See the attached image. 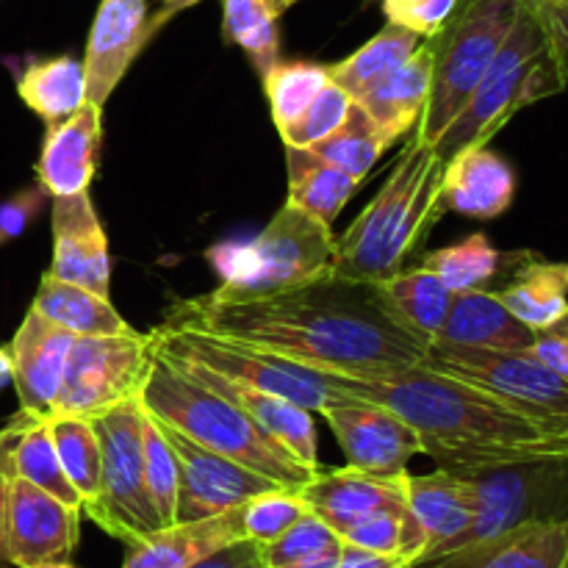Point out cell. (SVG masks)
Masks as SVG:
<instances>
[{"mask_svg": "<svg viewBox=\"0 0 568 568\" xmlns=\"http://www.w3.org/2000/svg\"><path fill=\"white\" fill-rule=\"evenodd\" d=\"M336 436L347 466L372 475H403L414 455H422V442L408 422L383 405L355 394H336L320 408Z\"/></svg>", "mask_w": 568, "mask_h": 568, "instance_id": "9a60e30c", "label": "cell"}, {"mask_svg": "<svg viewBox=\"0 0 568 568\" xmlns=\"http://www.w3.org/2000/svg\"><path fill=\"white\" fill-rule=\"evenodd\" d=\"M142 458H144V486H148L150 503L159 514L161 527L175 525L178 486H181V469L172 444L166 442L159 419L144 408L142 425Z\"/></svg>", "mask_w": 568, "mask_h": 568, "instance_id": "ab89813d", "label": "cell"}, {"mask_svg": "<svg viewBox=\"0 0 568 568\" xmlns=\"http://www.w3.org/2000/svg\"><path fill=\"white\" fill-rule=\"evenodd\" d=\"M178 369L181 375H186L189 381L200 383V386L211 388V392L222 394L225 399H231L233 405L244 410L266 436L275 438L281 447H286L294 458L300 460L308 469L320 471V438H316V425L314 414L300 405L288 403V399L277 397V394L258 392V388L242 386V383H233L227 377L216 375V372L203 369L197 364H189V361L178 358H161Z\"/></svg>", "mask_w": 568, "mask_h": 568, "instance_id": "d6986e66", "label": "cell"}, {"mask_svg": "<svg viewBox=\"0 0 568 568\" xmlns=\"http://www.w3.org/2000/svg\"><path fill=\"white\" fill-rule=\"evenodd\" d=\"M170 20V11H150L148 0H100L83 53L89 103H109L133 61Z\"/></svg>", "mask_w": 568, "mask_h": 568, "instance_id": "2e32d148", "label": "cell"}, {"mask_svg": "<svg viewBox=\"0 0 568 568\" xmlns=\"http://www.w3.org/2000/svg\"><path fill=\"white\" fill-rule=\"evenodd\" d=\"M464 477L475 491V519L460 547L527 525L568 521V455L516 460Z\"/></svg>", "mask_w": 568, "mask_h": 568, "instance_id": "30bf717a", "label": "cell"}, {"mask_svg": "<svg viewBox=\"0 0 568 568\" xmlns=\"http://www.w3.org/2000/svg\"><path fill=\"white\" fill-rule=\"evenodd\" d=\"M566 564L568 521H552L466 544L419 568H566Z\"/></svg>", "mask_w": 568, "mask_h": 568, "instance_id": "d4e9b609", "label": "cell"}, {"mask_svg": "<svg viewBox=\"0 0 568 568\" xmlns=\"http://www.w3.org/2000/svg\"><path fill=\"white\" fill-rule=\"evenodd\" d=\"M405 497L425 532V555L414 568L433 564L464 544L475 519V491L469 477L438 469L433 475H405Z\"/></svg>", "mask_w": 568, "mask_h": 568, "instance_id": "7402d4cb", "label": "cell"}, {"mask_svg": "<svg viewBox=\"0 0 568 568\" xmlns=\"http://www.w3.org/2000/svg\"><path fill=\"white\" fill-rule=\"evenodd\" d=\"M405 475H372V471L353 469H325L322 466L308 486L300 488V497L305 499L311 514L333 527L342 538L349 525L361 521L364 516L377 510H403L408 508L405 497Z\"/></svg>", "mask_w": 568, "mask_h": 568, "instance_id": "44dd1931", "label": "cell"}, {"mask_svg": "<svg viewBox=\"0 0 568 568\" xmlns=\"http://www.w3.org/2000/svg\"><path fill=\"white\" fill-rule=\"evenodd\" d=\"M552 3H564V6H568V0H552Z\"/></svg>", "mask_w": 568, "mask_h": 568, "instance_id": "6f0895ef", "label": "cell"}, {"mask_svg": "<svg viewBox=\"0 0 568 568\" xmlns=\"http://www.w3.org/2000/svg\"><path fill=\"white\" fill-rule=\"evenodd\" d=\"M425 270L436 272L453 294L475 292V288H488L494 277L508 264V255L499 253L486 233H471L464 242L449 244V247L433 250L419 258Z\"/></svg>", "mask_w": 568, "mask_h": 568, "instance_id": "8d00e7d4", "label": "cell"}, {"mask_svg": "<svg viewBox=\"0 0 568 568\" xmlns=\"http://www.w3.org/2000/svg\"><path fill=\"white\" fill-rule=\"evenodd\" d=\"M336 566H338V552L336 555H322V558H311V560H297V564L270 566V568H336Z\"/></svg>", "mask_w": 568, "mask_h": 568, "instance_id": "f907efd6", "label": "cell"}, {"mask_svg": "<svg viewBox=\"0 0 568 568\" xmlns=\"http://www.w3.org/2000/svg\"><path fill=\"white\" fill-rule=\"evenodd\" d=\"M419 44L422 37H416L414 31L386 22L369 42L361 44L347 59L327 67V72H331V81L338 83L344 92L353 94L355 100L364 92H369L383 78L392 75L394 70H399Z\"/></svg>", "mask_w": 568, "mask_h": 568, "instance_id": "836d02e7", "label": "cell"}, {"mask_svg": "<svg viewBox=\"0 0 568 568\" xmlns=\"http://www.w3.org/2000/svg\"><path fill=\"white\" fill-rule=\"evenodd\" d=\"M150 347L159 358H178L197 364L203 369L216 372L242 386L258 388V392L277 394L300 408L320 414L322 405L342 394V375L311 369V366L294 364L275 353L253 347V344L233 342V338L211 336L197 327L161 325L148 333Z\"/></svg>", "mask_w": 568, "mask_h": 568, "instance_id": "ba28073f", "label": "cell"}, {"mask_svg": "<svg viewBox=\"0 0 568 568\" xmlns=\"http://www.w3.org/2000/svg\"><path fill=\"white\" fill-rule=\"evenodd\" d=\"M455 0H383L386 20L408 28L416 37L433 39L453 14Z\"/></svg>", "mask_w": 568, "mask_h": 568, "instance_id": "ee69618b", "label": "cell"}, {"mask_svg": "<svg viewBox=\"0 0 568 568\" xmlns=\"http://www.w3.org/2000/svg\"><path fill=\"white\" fill-rule=\"evenodd\" d=\"M510 277L499 288L505 308L536 331L558 325L568 316V264L536 253H514Z\"/></svg>", "mask_w": 568, "mask_h": 568, "instance_id": "83f0119b", "label": "cell"}, {"mask_svg": "<svg viewBox=\"0 0 568 568\" xmlns=\"http://www.w3.org/2000/svg\"><path fill=\"white\" fill-rule=\"evenodd\" d=\"M17 94L44 125L67 120L87 103L83 61L67 53L28 59L17 75Z\"/></svg>", "mask_w": 568, "mask_h": 568, "instance_id": "d6a6232c", "label": "cell"}, {"mask_svg": "<svg viewBox=\"0 0 568 568\" xmlns=\"http://www.w3.org/2000/svg\"><path fill=\"white\" fill-rule=\"evenodd\" d=\"M83 514L22 477L6 475L3 547L11 568L67 564L81 538Z\"/></svg>", "mask_w": 568, "mask_h": 568, "instance_id": "4fadbf2b", "label": "cell"}, {"mask_svg": "<svg viewBox=\"0 0 568 568\" xmlns=\"http://www.w3.org/2000/svg\"><path fill=\"white\" fill-rule=\"evenodd\" d=\"M261 81L270 98L272 120L277 131H283L303 116L311 100L331 81V72L327 64H314V61H277Z\"/></svg>", "mask_w": 568, "mask_h": 568, "instance_id": "f35d334b", "label": "cell"}, {"mask_svg": "<svg viewBox=\"0 0 568 568\" xmlns=\"http://www.w3.org/2000/svg\"><path fill=\"white\" fill-rule=\"evenodd\" d=\"M0 464H3L6 475L33 483L70 508H83L81 494L75 491L59 455H55L48 419H33V416L17 410L14 419L0 430Z\"/></svg>", "mask_w": 568, "mask_h": 568, "instance_id": "f1b7e54d", "label": "cell"}, {"mask_svg": "<svg viewBox=\"0 0 568 568\" xmlns=\"http://www.w3.org/2000/svg\"><path fill=\"white\" fill-rule=\"evenodd\" d=\"M342 549V538L327 521L316 514H305L294 527H288L281 538L264 544L266 564L283 566L297 564V560L322 558V555H336Z\"/></svg>", "mask_w": 568, "mask_h": 568, "instance_id": "7bdbcfd3", "label": "cell"}, {"mask_svg": "<svg viewBox=\"0 0 568 568\" xmlns=\"http://www.w3.org/2000/svg\"><path fill=\"white\" fill-rule=\"evenodd\" d=\"M342 388L408 422L438 469L475 475L516 460L568 455V433H549L483 388L414 366L381 377L342 375Z\"/></svg>", "mask_w": 568, "mask_h": 568, "instance_id": "7a4b0ae2", "label": "cell"}, {"mask_svg": "<svg viewBox=\"0 0 568 568\" xmlns=\"http://www.w3.org/2000/svg\"><path fill=\"white\" fill-rule=\"evenodd\" d=\"M103 148V105L83 103L75 114L50 122L37 161V181L50 197L89 192Z\"/></svg>", "mask_w": 568, "mask_h": 568, "instance_id": "ffe728a7", "label": "cell"}, {"mask_svg": "<svg viewBox=\"0 0 568 568\" xmlns=\"http://www.w3.org/2000/svg\"><path fill=\"white\" fill-rule=\"evenodd\" d=\"M566 78L555 61L549 39L530 6L521 0L519 17L505 39L503 50L483 75L447 131L436 139L433 150L449 161L460 150L488 144L521 109L544 98L564 92Z\"/></svg>", "mask_w": 568, "mask_h": 568, "instance_id": "5b68a950", "label": "cell"}, {"mask_svg": "<svg viewBox=\"0 0 568 568\" xmlns=\"http://www.w3.org/2000/svg\"><path fill=\"white\" fill-rule=\"evenodd\" d=\"M72 333L28 308L11 338V383L20 399V414L48 419L59 397L61 375L72 347Z\"/></svg>", "mask_w": 568, "mask_h": 568, "instance_id": "ac0fdd59", "label": "cell"}, {"mask_svg": "<svg viewBox=\"0 0 568 568\" xmlns=\"http://www.w3.org/2000/svg\"><path fill=\"white\" fill-rule=\"evenodd\" d=\"M166 442L172 444L181 469V486H178V508L175 521H200L211 516L227 514L233 508H242L250 499L272 491L277 486L270 477L236 464L220 453H211L203 444L192 442L175 427L159 422Z\"/></svg>", "mask_w": 568, "mask_h": 568, "instance_id": "5bb4252c", "label": "cell"}, {"mask_svg": "<svg viewBox=\"0 0 568 568\" xmlns=\"http://www.w3.org/2000/svg\"><path fill=\"white\" fill-rule=\"evenodd\" d=\"M11 383V349L9 344H0V392Z\"/></svg>", "mask_w": 568, "mask_h": 568, "instance_id": "f5cc1de1", "label": "cell"}, {"mask_svg": "<svg viewBox=\"0 0 568 568\" xmlns=\"http://www.w3.org/2000/svg\"><path fill=\"white\" fill-rule=\"evenodd\" d=\"M444 159L410 133L372 203L336 239L338 277L381 283L419 255L433 225L447 214L442 203Z\"/></svg>", "mask_w": 568, "mask_h": 568, "instance_id": "3957f363", "label": "cell"}, {"mask_svg": "<svg viewBox=\"0 0 568 568\" xmlns=\"http://www.w3.org/2000/svg\"><path fill=\"white\" fill-rule=\"evenodd\" d=\"M288 197L286 203L305 211L322 225L333 227L344 205L358 192V178L347 175L308 148H286Z\"/></svg>", "mask_w": 568, "mask_h": 568, "instance_id": "f546056e", "label": "cell"}, {"mask_svg": "<svg viewBox=\"0 0 568 568\" xmlns=\"http://www.w3.org/2000/svg\"><path fill=\"white\" fill-rule=\"evenodd\" d=\"M48 430L67 477L81 494L83 514L100 497V442L89 416L50 414Z\"/></svg>", "mask_w": 568, "mask_h": 568, "instance_id": "d590c367", "label": "cell"}, {"mask_svg": "<svg viewBox=\"0 0 568 568\" xmlns=\"http://www.w3.org/2000/svg\"><path fill=\"white\" fill-rule=\"evenodd\" d=\"M92 425L100 442V497L83 516L120 541H142L161 530V519L144 486L142 397L136 394L92 416Z\"/></svg>", "mask_w": 568, "mask_h": 568, "instance_id": "9c48e42d", "label": "cell"}, {"mask_svg": "<svg viewBox=\"0 0 568 568\" xmlns=\"http://www.w3.org/2000/svg\"><path fill=\"white\" fill-rule=\"evenodd\" d=\"M222 283L209 294L211 300L270 297L303 283L333 275L336 264V236L333 227L322 225L305 211L283 205L270 225L250 244H227L211 250Z\"/></svg>", "mask_w": 568, "mask_h": 568, "instance_id": "8992f818", "label": "cell"}, {"mask_svg": "<svg viewBox=\"0 0 568 568\" xmlns=\"http://www.w3.org/2000/svg\"><path fill=\"white\" fill-rule=\"evenodd\" d=\"M50 200L53 197H50L48 189L39 181H33L31 186L20 189L11 197H6L0 203V247L17 242L37 222V216L48 209Z\"/></svg>", "mask_w": 568, "mask_h": 568, "instance_id": "f6af8a7d", "label": "cell"}, {"mask_svg": "<svg viewBox=\"0 0 568 568\" xmlns=\"http://www.w3.org/2000/svg\"><path fill=\"white\" fill-rule=\"evenodd\" d=\"M566 568H568V564H566Z\"/></svg>", "mask_w": 568, "mask_h": 568, "instance_id": "680465c9", "label": "cell"}, {"mask_svg": "<svg viewBox=\"0 0 568 568\" xmlns=\"http://www.w3.org/2000/svg\"><path fill=\"white\" fill-rule=\"evenodd\" d=\"M166 325L197 327L347 377L394 375L414 369L427 355V344L388 311L375 283L347 281L336 272L270 297L181 300Z\"/></svg>", "mask_w": 568, "mask_h": 568, "instance_id": "6da1fadb", "label": "cell"}, {"mask_svg": "<svg viewBox=\"0 0 568 568\" xmlns=\"http://www.w3.org/2000/svg\"><path fill=\"white\" fill-rule=\"evenodd\" d=\"M519 9L521 0H455L453 14L430 39V98L419 125L410 131L419 142L433 148L449 122L458 116L503 50Z\"/></svg>", "mask_w": 568, "mask_h": 568, "instance_id": "52a82bcc", "label": "cell"}, {"mask_svg": "<svg viewBox=\"0 0 568 568\" xmlns=\"http://www.w3.org/2000/svg\"><path fill=\"white\" fill-rule=\"evenodd\" d=\"M281 17L272 0H225L222 6V39L227 48L244 50L258 78L281 61Z\"/></svg>", "mask_w": 568, "mask_h": 568, "instance_id": "e575fe53", "label": "cell"}, {"mask_svg": "<svg viewBox=\"0 0 568 568\" xmlns=\"http://www.w3.org/2000/svg\"><path fill=\"white\" fill-rule=\"evenodd\" d=\"M422 366L483 388L549 433H568V383L530 353L430 344Z\"/></svg>", "mask_w": 568, "mask_h": 568, "instance_id": "8fae6325", "label": "cell"}, {"mask_svg": "<svg viewBox=\"0 0 568 568\" xmlns=\"http://www.w3.org/2000/svg\"><path fill=\"white\" fill-rule=\"evenodd\" d=\"M305 514H311L300 491L288 488H272L261 497L244 505V532L247 538L261 544H272L281 538L288 527L297 525Z\"/></svg>", "mask_w": 568, "mask_h": 568, "instance_id": "b9f144b4", "label": "cell"}, {"mask_svg": "<svg viewBox=\"0 0 568 568\" xmlns=\"http://www.w3.org/2000/svg\"><path fill=\"white\" fill-rule=\"evenodd\" d=\"M353 105V94L344 92L338 83L327 81L320 89V94L311 100L308 109L303 111V116L294 120L288 128H283V131H277L283 139V148H314L316 142L336 133L347 122Z\"/></svg>", "mask_w": 568, "mask_h": 568, "instance_id": "60d3db41", "label": "cell"}, {"mask_svg": "<svg viewBox=\"0 0 568 568\" xmlns=\"http://www.w3.org/2000/svg\"><path fill=\"white\" fill-rule=\"evenodd\" d=\"M336 568H414V560H408L405 555L369 552V549H361L342 541Z\"/></svg>", "mask_w": 568, "mask_h": 568, "instance_id": "681fc988", "label": "cell"}, {"mask_svg": "<svg viewBox=\"0 0 568 568\" xmlns=\"http://www.w3.org/2000/svg\"><path fill=\"white\" fill-rule=\"evenodd\" d=\"M139 397L159 422L175 427L211 453L225 455V458L270 477L288 491H300L314 480L316 471L300 464L275 438L266 436L239 405L189 381L155 353Z\"/></svg>", "mask_w": 568, "mask_h": 568, "instance_id": "277c9868", "label": "cell"}, {"mask_svg": "<svg viewBox=\"0 0 568 568\" xmlns=\"http://www.w3.org/2000/svg\"><path fill=\"white\" fill-rule=\"evenodd\" d=\"M536 333L521 325L503 305L497 292L475 288V292L453 294L447 320L433 344L475 349H505V353H527Z\"/></svg>", "mask_w": 568, "mask_h": 568, "instance_id": "4316f807", "label": "cell"}, {"mask_svg": "<svg viewBox=\"0 0 568 568\" xmlns=\"http://www.w3.org/2000/svg\"><path fill=\"white\" fill-rule=\"evenodd\" d=\"M433 87V44L430 39H422L419 48L410 53L399 70L383 78L381 83L355 98V103L364 109L377 125L381 136L392 148L397 139L410 136L416 125H419L422 114H425L427 98H430Z\"/></svg>", "mask_w": 568, "mask_h": 568, "instance_id": "484cf974", "label": "cell"}, {"mask_svg": "<svg viewBox=\"0 0 568 568\" xmlns=\"http://www.w3.org/2000/svg\"><path fill=\"white\" fill-rule=\"evenodd\" d=\"M31 308L42 314L44 320L53 322V325L64 327L72 336H122V333H133V327L116 314L111 297H100L89 288L75 286V283L59 281L50 272H44L42 281H39Z\"/></svg>", "mask_w": 568, "mask_h": 568, "instance_id": "1f68e13d", "label": "cell"}, {"mask_svg": "<svg viewBox=\"0 0 568 568\" xmlns=\"http://www.w3.org/2000/svg\"><path fill=\"white\" fill-rule=\"evenodd\" d=\"M308 150H314L316 155H322L333 166H338L342 172H347V175L358 178L364 183L369 178V172L375 170L377 161H381V155L388 150V144L381 136L375 122L355 103L347 122L336 133H331V136L322 139V142H316Z\"/></svg>", "mask_w": 568, "mask_h": 568, "instance_id": "74e56055", "label": "cell"}, {"mask_svg": "<svg viewBox=\"0 0 568 568\" xmlns=\"http://www.w3.org/2000/svg\"><path fill=\"white\" fill-rule=\"evenodd\" d=\"M50 225H53V261L50 275L75 283L89 292L109 297L111 253L103 222L94 211L89 192L50 200Z\"/></svg>", "mask_w": 568, "mask_h": 568, "instance_id": "e0dca14e", "label": "cell"}, {"mask_svg": "<svg viewBox=\"0 0 568 568\" xmlns=\"http://www.w3.org/2000/svg\"><path fill=\"white\" fill-rule=\"evenodd\" d=\"M197 3H203V0H161V9L170 11V14L175 17V14H181L183 9H192V6H197Z\"/></svg>", "mask_w": 568, "mask_h": 568, "instance_id": "db71d44e", "label": "cell"}, {"mask_svg": "<svg viewBox=\"0 0 568 568\" xmlns=\"http://www.w3.org/2000/svg\"><path fill=\"white\" fill-rule=\"evenodd\" d=\"M247 538L244 532V505L227 514L200 521H175L150 532L142 541L128 544L122 568H189L205 555Z\"/></svg>", "mask_w": 568, "mask_h": 568, "instance_id": "cb8c5ba5", "label": "cell"}, {"mask_svg": "<svg viewBox=\"0 0 568 568\" xmlns=\"http://www.w3.org/2000/svg\"><path fill=\"white\" fill-rule=\"evenodd\" d=\"M153 364L148 333L75 336L53 414L98 416L142 392Z\"/></svg>", "mask_w": 568, "mask_h": 568, "instance_id": "7c38bea8", "label": "cell"}, {"mask_svg": "<svg viewBox=\"0 0 568 568\" xmlns=\"http://www.w3.org/2000/svg\"><path fill=\"white\" fill-rule=\"evenodd\" d=\"M3 503H6V471H3V464H0V568H11L9 558H6V547H3Z\"/></svg>", "mask_w": 568, "mask_h": 568, "instance_id": "816d5d0a", "label": "cell"}, {"mask_svg": "<svg viewBox=\"0 0 568 568\" xmlns=\"http://www.w3.org/2000/svg\"><path fill=\"white\" fill-rule=\"evenodd\" d=\"M272 3H275V9L281 11V14H286V11L292 9L294 3H300V0H272Z\"/></svg>", "mask_w": 568, "mask_h": 568, "instance_id": "11a10c76", "label": "cell"}, {"mask_svg": "<svg viewBox=\"0 0 568 568\" xmlns=\"http://www.w3.org/2000/svg\"><path fill=\"white\" fill-rule=\"evenodd\" d=\"M375 286L388 311L430 347L442 333L449 303H453V292L447 288V283L436 272L414 264L399 270L397 275L386 277V281L375 283Z\"/></svg>", "mask_w": 568, "mask_h": 568, "instance_id": "4dcf8cb0", "label": "cell"}, {"mask_svg": "<svg viewBox=\"0 0 568 568\" xmlns=\"http://www.w3.org/2000/svg\"><path fill=\"white\" fill-rule=\"evenodd\" d=\"M530 6L532 14L541 22L544 33L549 39V48H552L555 61H558L560 72H564L568 83V6L552 3V0H525Z\"/></svg>", "mask_w": 568, "mask_h": 568, "instance_id": "bcb514c9", "label": "cell"}, {"mask_svg": "<svg viewBox=\"0 0 568 568\" xmlns=\"http://www.w3.org/2000/svg\"><path fill=\"white\" fill-rule=\"evenodd\" d=\"M527 353L568 383V316L547 331H536L532 347Z\"/></svg>", "mask_w": 568, "mask_h": 568, "instance_id": "7dc6e473", "label": "cell"}, {"mask_svg": "<svg viewBox=\"0 0 568 568\" xmlns=\"http://www.w3.org/2000/svg\"><path fill=\"white\" fill-rule=\"evenodd\" d=\"M189 568H270V564H266L264 544L253 541V538H239Z\"/></svg>", "mask_w": 568, "mask_h": 568, "instance_id": "c3c4849f", "label": "cell"}, {"mask_svg": "<svg viewBox=\"0 0 568 568\" xmlns=\"http://www.w3.org/2000/svg\"><path fill=\"white\" fill-rule=\"evenodd\" d=\"M516 170L488 144L460 150L444 161L442 203L466 220L491 222L514 205Z\"/></svg>", "mask_w": 568, "mask_h": 568, "instance_id": "603a6c76", "label": "cell"}, {"mask_svg": "<svg viewBox=\"0 0 568 568\" xmlns=\"http://www.w3.org/2000/svg\"><path fill=\"white\" fill-rule=\"evenodd\" d=\"M31 568H75V566L67 560V564H44V566H31Z\"/></svg>", "mask_w": 568, "mask_h": 568, "instance_id": "9f6ffc18", "label": "cell"}]
</instances>
